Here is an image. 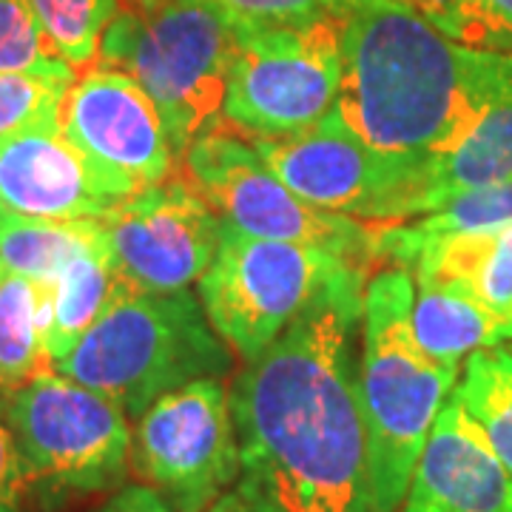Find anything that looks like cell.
I'll return each mask as SVG.
<instances>
[{"label":"cell","instance_id":"27","mask_svg":"<svg viewBox=\"0 0 512 512\" xmlns=\"http://www.w3.org/2000/svg\"><path fill=\"white\" fill-rule=\"evenodd\" d=\"M234 20L254 23H308L316 18H345L362 0H217Z\"/></svg>","mask_w":512,"mask_h":512},{"label":"cell","instance_id":"30","mask_svg":"<svg viewBox=\"0 0 512 512\" xmlns=\"http://www.w3.org/2000/svg\"><path fill=\"white\" fill-rule=\"evenodd\" d=\"M208 512H259V510H256L254 501H248V498L239 493V490H231V493L222 495L220 501H217V504H214Z\"/></svg>","mask_w":512,"mask_h":512},{"label":"cell","instance_id":"25","mask_svg":"<svg viewBox=\"0 0 512 512\" xmlns=\"http://www.w3.org/2000/svg\"><path fill=\"white\" fill-rule=\"evenodd\" d=\"M74 69L0 74V137L60 117Z\"/></svg>","mask_w":512,"mask_h":512},{"label":"cell","instance_id":"20","mask_svg":"<svg viewBox=\"0 0 512 512\" xmlns=\"http://www.w3.org/2000/svg\"><path fill=\"white\" fill-rule=\"evenodd\" d=\"M106 245L100 220H26L9 214L0 228V271L32 282H55L74 259Z\"/></svg>","mask_w":512,"mask_h":512},{"label":"cell","instance_id":"23","mask_svg":"<svg viewBox=\"0 0 512 512\" xmlns=\"http://www.w3.org/2000/svg\"><path fill=\"white\" fill-rule=\"evenodd\" d=\"M37 20L55 52L74 72L100 52V37L120 9V0H32Z\"/></svg>","mask_w":512,"mask_h":512},{"label":"cell","instance_id":"8","mask_svg":"<svg viewBox=\"0 0 512 512\" xmlns=\"http://www.w3.org/2000/svg\"><path fill=\"white\" fill-rule=\"evenodd\" d=\"M180 165V174L202 200L239 231L313 245L362 271L376 265L370 222L333 214L296 197L262 163L251 140L237 134L222 117L194 137Z\"/></svg>","mask_w":512,"mask_h":512},{"label":"cell","instance_id":"1","mask_svg":"<svg viewBox=\"0 0 512 512\" xmlns=\"http://www.w3.org/2000/svg\"><path fill=\"white\" fill-rule=\"evenodd\" d=\"M365 276H339L228 390L237 490L259 512H373L356 359Z\"/></svg>","mask_w":512,"mask_h":512},{"label":"cell","instance_id":"18","mask_svg":"<svg viewBox=\"0 0 512 512\" xmlns=\"http://www.w3.org/2000/svg\"><path fill=\"white\" fill-rule=\"evenodd\" d=\"M40 285V282H37ZM43 288V308H46V353L55 365L83 339V333L100 319V313L123 291L120 279L111 268L109 237L106 245L94 248L57 276L55 282Z\"/></svg>","mask_w":512,"mask_h":512},{"label":"cell","instance_id":"22","mask_svg":"<svg viewBox=\"0 0 512 512\" xmlns=\"http://www.w3.org/2000/svg\"><path fill=\"white\" fill-rule=\"evenodd\" d=\"M453 396L512 473V350L498 345L470 353Z\"/></svg>","mask_w":512,"mask_h":512},{"label":"cell","instance_id":"19","mask_svg":"<svg viewBox=\"0 0 512 512\" xmlns=\"http://www.w3.org/2000/svg\"><path fill=\"white\" fill-rule=\"evenodd\" d=\"M512 180V89L495 97L473 131L433 163L430 211L467 191Z\"/></svg>","mask_w":512,"mask_h":512},{"label":"cell","instance_id":"15","mask_svg":"<svg viewBox=\"0 0 512 512\" xmlns=\"http://www.w3.org/2000/svg\"><path fill=\"white\" fill-rule=\"evenodd\" d=\"M399 512H512V473L456 396L436 416Z\"/></svg>","mask_w":512,"mask_h":512},{"label":"cell","instance_id":"24","mask_svg":"<svg viewBox=\"0 0 512 512\" xmlns=\"http://www.w3.org/2000/svg\"><path fill=\"white\" fill-rule=\"evenodd\" d=\"M464 46L512 55V0H404Z\"/></svg>","mask_w":512,"mask_h":512},{"label":"cell","instance_id":"21","mask_svg":"<svg viewBox=\"0 0 512 512\" xmlns=\"http://www.w3.org/2000/svg\"><path fill=\"white\" fill-rule=\"evenodd\" d=\"M43 330V288L0 271V396L52 370Z\"/></svg>","mask_w":512,"mask_h":512},{"label":"cell","instance_id":"4","mask_svg":"<svg viewBox=\"0 0 512 512\" xmlns=\"http://www.w3.org/2000/svg\"><path fill=\"white\" fill-rule=\"evenodd\" d=\"M52 370L103 393L137 421L165 393L228 373L231 348L188 288L177 293L123 288Z\"/></svg>","mask_w":512,"mask_h":512},{"label":"cell","instance_id":"28","mask_svg":"<svg viewBox=\"0 0 512 512\" xmlns=\"http://www.w3.org/2000/svg\"><path fill=\"white\" fill-rule=\"evenodd\" d=\"M32 476L26 458L20 453L12 427L0 413V512H20L23 498L32 490Z\"/></svg>","mask_w":512,"mask_h":512},{"label":"cell","instance_id":"29","mask_svg":"<svg viewBox=\"0 0 512 512\" xmlns=\"http://www.w3.org/2000/svg\"><path fill=\"white\" fill-rule=\"evenodd\" d=\"M97 512H177L163 495L148 484H126Z\"/></svg>","mask_w":512,"mask_h":512},{"label":"cell","instance_id":"14","mask_svg":"<svg viewBox=\"0 0 512 512\" xmlns=\"http://www.w3.org/2000/svg\"><path fill=\"white\" fill-rule=\"evenodd\" d=\"M0 202L26 220H100L117 200L66 140L60 117L0 137Z\"/></svg>","mask_w":512,"mask_h":512},{"label":"cell","instance_id":"17","mask_svg":"<svg viewBox=\"0 0 512 512\" xmlns=\"http://www.w3.org/2000/svg\"><path fill=\"white\" fill-rule=\"evenodd\" d=\"M416 279H439L512 313V222L490 231L427 242L413 262Z\"/></svg>","mask_w":512,"mask_h":512},{"label":"cell","instance_id":"3","mask_svg":"<svg viewBox=\"0 0 512 512\" xmlns=\"http://www.w3.org/2000/svg\"><path fill=\"white\" fill-rule=\"evenodd\" d=\"M410 271L384 268L365 288L359 393L373 512H399L458 367L427 356L413 333Z\"/></svg>","mask_w":512,"mask_h":512},{"label":"cell","instance_id":"6","mask_svg":"<svg viewBox=\"0 0 512 512\" xmlns=\"http://www.w3.org/2000/svg\"><path fill=\"white\" fill-rule=\"evenodd\" d=\"M345 18L308 23L234 20V60L222 120L242 137H288L316 126L342 80Z\"/></svg>","mask_w":512,"mask_h":512},{"label":"cell","instance_id":"26","mask_svg":"<svg viewBox=\"0 0 512 512\" xmlns=\"http://www.w3.org/2000/svg\"><path fill=\"white\" fill-rule=\"evenodd\" d=\"M66 69L72 66L55 52L32 0H0V74Z\"/></svg>","mask_w":512,"mask_h":512},{"label":"cell","instance_id":"2","mask_svg":"<svg viewBox=\"0 0 512 512\" xmlns=\"http://www.w3.org/2000/svg\"><path fill=\"white\" fill-rule=\"evenodd\" d=\"M512 89V55L464 46L404 0H362L342 26L333 111L367 146L436 163Z\"/></svg>","mask_w":512,"mask_h":512},{"label":"cell","instance_id":"13","mask_svg":"<svg viewBox=\"0 0 512 512\" xmlns=\"http://www.w3.org/2000/svg\"><path fill=\"white\" fill-rule=\"evenodd\" d=\"M60 128L117 200L163 183L180 165L160 109L120 69L97 66L72 83L60 106Z\"/></svg>","mask_w":512,"mask_h":512},{"label":"cell","instance_id":"31","mask_svg":"<svg viewBox=\"0 0 512 512\" xmlns=\"http://www.w3.org/2000/svg\"><path fill=\"white\" fill-rule=\"evenodd\" d=\"M6 217H9V211H6V208H3V202H0V228H3Z\"/></svg>","mask_w":512,"mask_h":512},{"label":"cell","instance_id":"9","mask_svg":"<svg viewBox=\"0 0 512 512\" xmlns=\"http://www.w3.org/2000/svg\"><path fill=\"white\" fill-rule=\"evenodd\" d=\"M251 146L296 197L316 208L362 222L430 214L433 163L376 151L333 109L299 134L251 137Z\"/></svg>","mask_w":512,"mask_h":512},{"label":"cell","instance_id":"11","mask_svg":"<svg viewBox=\"0 0 512 512\" xmlns=\"http://www.w3.org/2000/svg\"><path fill=\"white\" fill-rule=\"evenodd\" d=\"M128 473L177 512H208L239 481V441L220 379L160 396L134 424Z\"/></svg>","mask_w":512,"mask_h":512},{"label":"cell","instance_id":"12","mask_svg":"<svg viewBox=\"0 0 512 512\" xmlns=\"http://www.w3.org/2000/svg\"><path fill=\"white\" fill-rule=\"evenodd\" d=\"M126 291L177 293L200 282L220 248L222 217L183 174L148 185L100 217Z\"/></svg>","mask_w":512,"mask_h":512},{"label":"cell","instance_id":"10","mask_svg":"<svg viewBox=\"0 0 512 512\" xmlns=\"http://www.w3.org/2000/svg\"><path fill=\"white\" fill-rule=\"evenodd\" d=\"M0 413L18 439L32 484L57 493H103L128 476L126 410L97 390L46 370L3 393Z\"/></svg>","mask_w":512,"mask_h":512},{"label":"cell","instance_id":"5","mask_svg":"<svg viewBox=\"0 0 512 512\" xmlns=\"http://www.w3.org/2000/svg\"><path fill=\"white\" fill-rule=\"evenodd\" d=\"M97 55L100 66L120 69L143 86L183 163L194 137L222 114L234 18L217 0H120Z\"/></svg>","mask_w":512,"mask_h":512},{"label":"cell","instance_id":"7","mask_svg":"<svg viewBox=\"0 0 512 512\" xmlns=\"http://www.w3.org/2000/svg\"><path fill=\"white\" fill-rule=\"evenodd\" d=\"M350 265L302 242L251 237L222 220L220 248L200 279V302L225 345L256 359Z\"/></svg>","mask_w":512,"mask_h":512},{"label":"cell","instance_id":"16","mask_svg":"<svg viewBox=\"0 0 512 512\" xmlns=\"http://www.w3.org/2000/svg\"><path fill=\"white\" fill-rule=\"evenodd\" d=\"M413 333L421 350L444 365L512 342V313L493 311L478 296L439 279H413Z\"/></svg>","mask_w":512,"mask_h":512},{"label":"cell","instance_id":"32","mask_svg":"<svg viewBox=\"0 0 512 512\" xmlns=\"http://www.w3.org/2000/svg\"><path fill=\"white\" fill-rule=\"evenodd\" d=\"M510 350H512V345H510Z\"/></svg>","mask_w":512,"mask_h":512}]
</instances>
